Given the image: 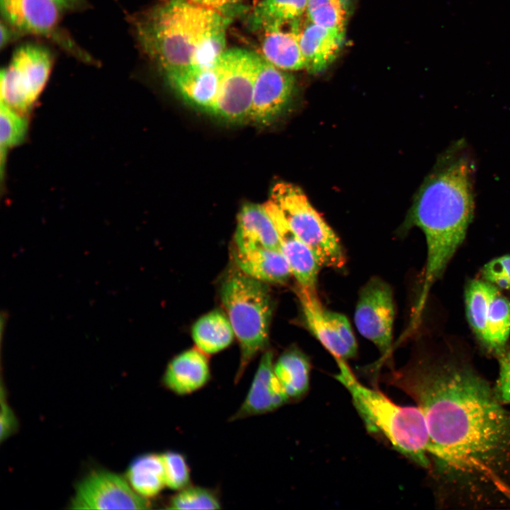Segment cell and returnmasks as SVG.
<instances>
[{
  "label": "cell",
  "mask_w": 510,
  "mask_h": 510,
  "mask_svg": "<svg viewBox=\"0 0 510 510\" xmlns=\"http://www.w3.org/2000/svg\"><path fill=\"white\" fill-rule=\"evenodd\" d=\"M310 363L307 356L293 346L274 361L273 369L289 401H298L309 390Z\"/></svg>",
  "instance_id": "22"
},
{
  "label": "cell",
  "mask_w": 510,
  "mask_h": 510,
  "mask_svg": "<svg viewBox=\"0 0 510 510\" xmlns=\"http://www.w3.org/2000/svg\"><path fill=\"white\" fill-rule=\"evenodd\" d=\"M494 285L480 280H472L465 290L466 313L475 333L484 344L490 299Z\"/></svg>",
  "instance_id": "27"
},
{
  "label": "cell",
  "mask_w": 510,
  "mask_h": 510,
  "mask_svg": "<svg viewBox=\"0 0 510 510\" xmlns=\"http://www.w3.org/2000/svg\"><path fill=\"white\" fill-rule=\"evenodd\" d=\"M262 55L242 48L226 50L217 60L219 94L212 114L232 123L249 120Z\"/></svg>",
  "instance_id": "8"
},
{
  "label": "cell",
  "mask_w": 510,
  "mask_h": 510,
  "mask_svg": "<svg viewBox=\"0 0 510 510\" xmlns=\"http://www.w3.org/2000/svg\"><path fill=\"white\" fill-rule=\"evenodd\" d=\"M70 506L74 509H147L150 503L123 477L95 470L79 482Z\"/></svg>",
  "instance_id": "10"
},
{
  "label": "cell",
  "mask_w": 510,
  "mask_h": 510,
  "mask_svg": "<svg viewBox=\"0 0 510 510\" xmlns=\"http://www.w3.org/2000/svg\"><path fill=\"white\" fill-rule=\"evenodd\" d=\"M52 64L44 46L28 43L17 48L1 72V103L28 115L47 84Z\"/></svg>",
  "instance_id": "7"
},
{
  "label": "cell",
  "mask_w": 510,
  "mask_h": 510,
  "mask_svg": "<svg viewBox=\"0 0 510 510\" xmlns=\"http://www.w3.org/2000/svg\"><path fill=\"white\" fill-rule=\"evenodd\" d=\"M335 375L350 393L353 404L369 431L378 432L400 453L429 470L431 438L422 411L416 407H402L380 391L361 384L346 361L336 359Z\"/></svg>",
  "instance_id": "4"
},
{
  "label": "cell",
  "mask_w": 510,
  "mask_h": 510,
  "mask_svg": "<svg viewBox=\"0 0 510 510\" xmlns=\"http://www.w3.org/2000/svg\"><path fill=\"white\" fill-rule=\"evenodd\" d=\"M4 22L20 33L60 38V21L64 9L55 0H0Z\"/></svg>",
  "instance_id": "12"
},
{
  "label": "cell",
  "mask_w": 510,
  "mask_h": 510,
  "mask_svg": "<svg viewBox=\"0 0 510 510\" xmlns=\"http://www.w3.org/2000/svg\"><path fill=\"white\" fill-rule=\"evenodd\" d=\"M169 509H220V500L211 489L189 485L171 497Z\"/></svg>",
  "instance_id": "30"
},
{
  "label": "cell",
  "mask_w": 510,
  "mask_h": 510,
  "mask_svg": "<svg viewBox=\"0 0 510 510\" xmlns=\"http://www.w3.org/2000/svg\"><path fill=\"white\" fill-rule=\"evenodd\" d=\"M494 285L487 320V335L484 345L499 356L510 336V300Z\"/></svg>",
  "instance_id": "26"
},
{
  "label": "cell",
  "mask_w": 510,
  "mask_h": 510,
  "mask_svg": "<svg viewBox=\"0 0 510 510\" xmlns=\"http://www.w3.org/2000/svg\"><path fill=\"white\" fill-rule=\"evenodd\" d=\"M345 32L329 29L310 22L300 24L299 42L305 69L319 74L327 69L338 57Z\"/></svg>",
  "instance_id": "16"
},
{
  "label": "cell",
  "mask_w": 510,
  "mask_h": 510,
  "mask_svg": "<svg viewBox=\"0 0 510 510\" xmlns=\"http://www.w3.org/2000/svg\"><path fill=\"white\" fill-rule=\"evenodd\" d=\"M234 243V249L239 250L264 248L281 251L278 233L264 205L248 203L242 208Z\"/></svg>",
  "instance_id": "18"
},
{
  "label": "cell",
  "mask_w": 510,
  "mask_h": 510,
  "mask_svg": "<svg viewBox=\"0 0 510 510\" xmlns=\"http://www.w3.org/2000/svg\"><path fill=\"white\" fill-rule=\"evenodd\" d=\"M162 455L166 486L177 492L191 485L190 468L184 455L172 450L166 451Z\"/></svg>",
  "instance_id": "31"
},
{
  "label": "cell",
  "mask_w": 510,
  "mask_h": 510,
  "mask_svg": "<svg viewBox=\"0 0 510 510\" xmlns=\"http://www.w3.org/2000/svg\"><path fill=\"white\" fill-rule=\"evenodd\" d=\"M484 280L497 288L510 290V256L492 259L482 268Z\"/></svg>",
  "instance_id": "32"
},
{
  "label": "cell",
  "mask_w": 510,
  "mask_h": 510,
  "mask_svg": "<svg viewBox=\"0 0 510 510\" xmlns=\"http://www.w3.org/2000/svg\"><path fill=\"white\" fill-rule=\"evenodd\" d=\"M264 206L276 226L281 252L288 261L298 285L317 292L321 265L314 254L290 227L279 209L271 201L268 200Z\"/></svg>",
  "instance_id": "15"
},
{
  "label": "cell",
  "mask_w": 510,
  "mask_h": 510,
  "mask_svg": "<svg viewBox=\"0 0 510 510\" xmlns=\"http://www.w3.org/2000/svg\"><path fill=\"white\" fill-rule=\"evenodd\" d=\"M329 320L334 327L337 334L346 345L355 354L357 353V344L351 324L344 314L325 309Z\"/></svg>",
  "instance_id": "34"
},
{
  "label": "cell",
  "mask_w": 510,
  "mask_h": 510,
  "mask_svg": "<svg viewBox=\"0 0 510 510\" xmlns=\"http://www.w3.org/2000/svg\"><path fill=\"white\" fill-rule=\"evenodd\" d=\"M229 16L188 0H162L135 17L137 38L164 74L215 64L226 50Z\"/></svg>",
  "instance_id": "3"
},
{
  "label": "cell",
  "mask_w": 510,
  "mask_h": 510,
  "mask_svg": "<svg viewBox=\"0 0 510 510\" xmlns=\"http://www.w3.org/2000/svg\"><path fill=\"white\" fill-rule=\"evenodd\" d=\"M416 402L443 504L510 508V409L464 358L421 353L387 375Z\"/></svg>",
  "instance_id": "1"
},
{
  "label": "cell",
  "mask_w": 510,
  "mask_h": 510,
  "mask_svg": "<svg viewBox=\"0 0 510 510\" xmlns=\"http://www.w3.org/2000/svg\"><path fill=\"white\" fill-rule=\"evenodd\" d=\"M16 33H20L18 31L13 28L11 26L8 25L6 23L1 21V41L0 47L3 48L6 46L13 38V35Z\"/></svg>",
  "instance_id": "37"
},
{
  "label": "cell",
  "mask_w": 510,
  "mask_h": 510,
  "mask_svg": "<svg viewBox=\"0 0 510 510\" xmlns=\"http://www.w3.org/2000/svg\"><path fill=\"white\" fill-rule=\"evenodd\" d=\"M350 13V0H308L306 17L320 26L345 32Z\"/></svg>",
  "instance_id": "29"
},
{
  "label": "cell",
  "mask_w": 510,
  "mask_h": 510,
  "mask_svg": "<svg viewBox=\"0 0 510 510\" xmlns=\"http://www.w3.org/2000/svg\"><path fill=\"white\" fill-rule=\"evenodd\" d=\"M295 88V78L262 56L252 96L249 120L267 125L276 119L288 105Z\"/></svg>",
  "instance_id": "11"
},
{
  "label": "cell",
  "mask_w": 510,
  "mask_h": 510,
  "mask_svg": "<svg viewBox=\"0 0 510 510\" xmlns=\"http://www.w3.org/2000/svg\"><path fill=\"white\" fill-rule=\"evenodd\" d=\"M475 170L465 142H455L438 158L414 200L409 221L422 230L427 246L416 317H420L430 289L465 237L474 213Z\"/></svg>",
  "instance_id": "2"
},
{
  "label": "cell",
  "mask_w": 510,
  "mask_h": 510,
  "mask_svg": "<svg viewBox=\"0 0 510 510\" xmlns=\"http://www.w3.org/2000/svg\"><path fill=\"white\" fill-rule=\"evenodd\" d=\"M266 283L238 268L227 275L221 287V300L240 347L235 383L268 341L272 301Z\"/></svg>",
  "instance_id": "5"
},
{
  "label": "cell",
  "mask_w": 510,
  "mask_h": 510,
  "mask_svg": "<svg viewBox=\"0 0 510 510\" xmlns=\"http://www.w3.org/2000/svg\"><path fill=\"white\" fill-rule=\"evenodd\" d=\"M395 312L390 285L380 278H370L360 290L354 322L359 333L377 346L383 359L391 352Z\"/></svg>",
  "instance_id": "9"
},
{
  "label": "cell",
  "mask_w": 510,
  "mask_h": 510,
  "mask_svg": "<svg viewBox=\"0 0 510 510\" xmlns=\"http://www.w3.org/2000/svg\"><path fill=\"white\" fill-rule=\"evenodd\" d=\"M234 332L227 316L219 310L208 312L199 318L192 327L196 347L205 354H213L228 347Z\"/></svg>",
  "instance_id": "24"
},
{
  "label": "cell",
  "mask_w": 510,
  "mask_h": 510,
  "mask_svg": "<svg viewBox=\"0 0 510 510\" xmlns=\"http://www.w3.org/2000/svg\"><path fill=\"white\" fill-rule=\"evenodd\" d=\"M28 129V115H23L1 103L0 108V164L3 182L7 155L9 151L24 140Z\"/></svg>",
  "instance_id": "28"
},
{
  "label": "cell",
  "mask_w": 510,
  "mask_h": 510,
  "mask_svg": "<svg viewBox=\"0 0 510 510\" xmlns=\"http://www.w3.org/2000/svg\"><path fill=\"white\" fill-rule=\"evenodd\" d=\"M499 373L493 389L496 397L505 405L510 404V351L499 356Z\"/></svg>",
  "instance_id": "33"
},
{
  "label": "cell",
  "mask_w": 510,
  "mask_h": 510,
  "mask_svg": "<svg viewBox=\"0 0 510 510\" xmlns=\"http://www.w3.org/2000/svg\"><path fill=\"white\" fill-rule=\"evenodd\" d=\"M271 201L293 232L312 249L321 266L341 269L346 257L339 239L309 202L304 192L287 182L272 188Z\"/></svg>",
  "instance_id": "6"
},
{
  "label": "cell",
  "mask_w": 510,
  "mask_h": 510,
  "mask_svg": "<svg viewBox=\"0 0 510 510\" xmlns=\"http://www.w3.org/2000/svg\"><path fill=\"white\" fill-rule=\"evenodd\" d=\"M273 366V351L269 349L263 353L245 399L230 421L268 414L290 402Z\"/></svg>",
  "instance_id": "13"
},
{
  "label": "cell",
  "mask_w": 510,
  "mask_h": 510,
  "mask_svg": "<svg viewBox=\"0 0 510 510\" xmlns=\"http://www.w3.org/2000/svg\"><path fill=\"white\" fill-rule=\"evenodd\" d=\"M296 293L300 302L307 328L336 359L347 360L356 354L342 341L325 313L317 293L298 286Z\"/></svg>",
  "instance_id": "19"
},
{
  "label": "cell",
  "mask_w": 510,
  "mask_h": 510,
  "mask_svg": "<svg viewBox=\"0 0 510 510\" xmlns=\"http://www.w3.org/2000/svg\"><path fill=\"white\" fill-rule=\"evenodd\" d=\"M127 479L133 489L145 498L159 494L166 486L162 454L146 453L134 459L128 469Z\"/></svg>",
  "instance_id": "25"
},
{
  "label": "cell",
  "mask_w": 510,
  "mask_h": 510,
  "mask_svg": "<svg viewBox=\"0 0 510 510\" xmlns=\"http://www.w3.org/2000/svg\"><path fill=\"white\" fill-rule=\"evenodd\" d=\"M307 4L308 0H261L251 12V23L265 33L299 21L306 16Z\"/></svg>",
  "instance_id": "23"
},
{
  "label": "cell",
  "mask_w": 510,
  "mask_h": 510,
  "mask_svg": "<svg viewBox=\"0 0 510 510\" xmlns=\"http://www.w3.org/2000/svg\"><path fill=\"white\" fill-rule=\"evenodd\" d=\"M164 75L171 87L186 103L212 114L220 84L217 62L208 66L186 67L166 72Z\"/></svg>",
  "instance_id": "14"
},
{
  "label": "cell",
  "mask_w": 510,
  "mask_h": 510,
  "mask_svg": "<svg viewBox=\"0 0 510 510\" xmlns=\"http://www.w3.org/2000/svg\"><path fill=\"white\" fill-rule=\"evenodd\" d=\"M1 440L6 439L12 433L16 431L17 427V421L13 412L4 400L3 393L1 394Z\"/></svg>",
  "instance_id": "35"
},
{
  "label": "cell",
  "mask_w": 510,
  "mask_h": 510,
  "mask_svg": "<svg viewBox=\"0 0 510 510\" xmlns=\"http://www.w3.org/2000/svg\"><path fill=\"white\" fill-rule=\"evenodd\" d=\"M211 373L206 354L198 348L186 350L174 357L167 365L162 382L177 395L196 392L210 380Z\"/></svg>",
  "instance_id": "17"
},
{
  "label": "cell",
  "mask_w": 510,
  "mask_h": 510,
  "mask_svg": "<svg viewBox=\"0 0 510 510\" xmlns=\"http://www.w3.org/2000/svg\"><path fill=\"white\" fill-rule=\"evenodd\" d=\"M64 10L74 9L79 8L84 0H55Z\"/></svg>",
  "instance_id": "38"
},
{
  "label": "cell",
  "mask_w": 510,
  "mask_h": 510,
  "mask_svg": "<svg viewBox=\"0 0 510 510\" xmlns=\"http://www.w3.org/2000/svg\"><path fill=\"white\" fill-rule=\"evenodd\" d=\"M300 24L301 20L265 32L261 41L263 57L285 71L305 69L299 42Z\"/></svg>",
  "instance_id": "20"
},
{
  "label": "cell",
  "mask_w": 510,
  "mask_h": 510,
  "mask_svg": "<svg viewBox=\"0 0 510 510\" xmlns=\"http://www.w3.org/2000/svg\"><path fill=\"white\" fill-rule=\"evenodd\" d=\"M199 6L214 10L225 16L233 11L242 0H188Z\"/></svg>",
  "instance_id": "36"
},
{
  "label": "cell",
  "mask_w": 510,
  "mask_h": 510,
  "mask_svg": "<svg viewBox=\"0 0 510 510\" xmlns=\"http://www.w3.org/2000/svg\"><path fill=\"white\" fill-rule=\"evenodd\" d=\"M233 256L240 271L264 283H284L293 275L289 264L280 251L264 248L234 249Z\"/></svg>",
  "instance_id": "21"
}]
</instances>
